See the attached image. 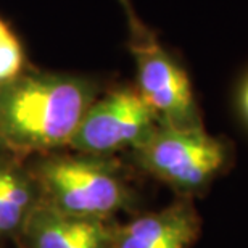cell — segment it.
<instances>
[{"mask_svg": "<svg viewBox=\"0 0 248 248\" xmlns=\"http://www.w3.org/2000/svg\"><path fill=\"white\" fill-rule=\"evenodd\" d=\"M93 100L95 89L81 78H16L0 89V136L21 148L64 145Z\"/></svg>", "mask_w": 248, "mask_h": 248, "instance_id": "obj_1", "label": "cell"}, {"mask_svg": "<svg viewBox=\"0 0 248 248\" xmlns=\"http://www.w3.org/2000/svg\"><path fill=\"white\" fill-rule=\"evenodd\" d=\"M134 150L143 170L187 195L205 190L229 161L227 145L203 126L176 127L158 123Z\"/></svg>", "mask_w": 248, "mask_h": 248, "instance_id": "obj_2", "label": "cell"}, {"mask_svg": "<svg viewBox=\"0 0 248 248\" xmlns=\"http://www.w3.org/2000/svg\"><path fill=\"white\" fill-rule=\"evenodd\" d=\"M41 181L50 206L73 216L103 219L126 208L132 198L115 165L97 156L44 163Z\"/></svg>", "mask_w": 248, "mask_h": 248, "instance_id": "obj_3", "label": "cell"}, {"mask_svg": "<svg viewBox=\"0 0 248 248\" xmlns=\"http://www.w3.org/2000/svg\"><path fill=\"white\" fill-rule=\"evenodd\" d=\"M137 91L158 123L176 127L203 126L190 78L184 68L142 26L132 31Z\"/></svg>", "mask_w": 248, "mask_h": 248, "instance_id": "obj_4", "label": "cell"}, {"mask_svg": "<svg viewBox=\"0 0 248 248\" xmlns=\"http://www.w3.org/2000/svg\"><path fill=\"white\" fill-rule=\"evenodd\" d=\"M158 126V118L137 89L124 87L93 100L69 145L92 156L137 148Z\"/></svg>", "mask_w": 248, "mask_h": 248, "instance_id": "obj_5", "label": "cell"}, {"mask_svg": "<svg viewBox=\"0 0 248 248\" xmlns=\"http://www.w3.org/2000/svg\"><path fill=\"white\" fill-rule=\"evenodd\" d=\"M200 216L188 198L147 213L111 232L108 248H190L200 234Z\"/></svg>", "mask_w": 248, "mask_h": 248, "instance_id": "obj_6", "label": "cell"}, {"mask_svg": "<svg viewBox=\"0 0 248 248\" xmlns=\"http://www.w3.org/2000/svg\"><path fill=\"white\" fill-rule=\"evenodd\" d=\"M28 237L32 248H108L111 229L102 219L81 217L44 206L28 216Z\"/></svg>", "mask_w": 248, "mask_h": 248, "instance_id": "obj_7", "label": "cell"}, {"mask_svg": "<svg viewBox=\"0 0 248 248\" xmlns=\"http://www.w3.org/2000/svg\"><path fill=\"white\" fill-rule=\"evenodd\" d=\"M32 211V188L24 176L0 166V235L16 231Z\"/></svg>", "mask_w": 248, "mask_h": 248, "instance_id": "obj_8", "label": "cell"}, {"mask_svg": "<svg viewBox=\"0 0 248 248\" xmlns=\"http://www.w3.org/2000/svg\"><path fill=\"white\" fill-rule=\"evenodd\" d=\"M24 53L16 36L8 31L0 39V87L15 81L23 69Z\"/></svg>", "mask_w": 248, "mask_h": 248, "instance_id": "obj_9", "label": "cell"}, {"mask_svg": "<svg viewBox=\"0 0 248 248\" xmlns=\"http://www.w3.org/2000/svg\"><path fill=\"white\" fill-rule=\"evenodd\" d=\"M239 103H240V110L244 113V118L248 123V78L245 79V82L242 84V89L239 93Z\"/></svg>", "mask_w": 248, "mask_h": 248, "instance_id": "obj_10", "label": "cell"}, {"mask_svg": "<svg viewBox=\"0 0 248 248\" xmlns=\"http://www.w3.org/2000/svg\"><path fill=\"white\" fill-rule=\"evenodd\" d=\"M118 2L121 3V7L124 8V12H126V15H127L129 21H131V28H132V31H136V29L140 28V24H139V23H137V19H136V15H134V12H132L131 0H118Z\"/></svg>", "mask_w": 248, "mask_h": 248, "instance_id": "obj_11", "label": "cell"}, {"mask_svg": "<svg viewBox=\"0 0 248 248\" xmlns=\"http://www.w3.org/2000/svg\"><path fill=\"white\" fill-rule=\"evenodd\" d=\"M10 31V28L7 26V24H5L3 21H2V19H0V39H2L3 36H5V34H7Z\"/></svg>", "mask_w": 248, "mask_h": 248, "instance_id": "obj_12", "label": "cell"}]
</instances>
